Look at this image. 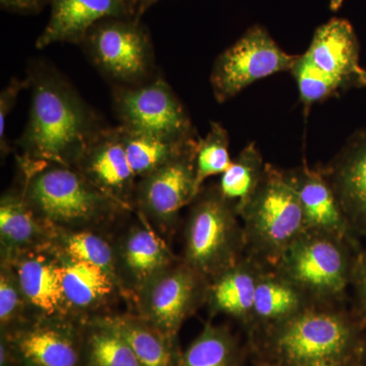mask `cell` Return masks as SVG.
I'll return each mask as SVG.
<instances>
[{"label": "cell", "mask_w": 366, "mask_h": 366, "mask_svg": "<svg viewBox=\"0 0 366 366\" xmlns=\"http://www.w3.org/2000/svg\"><path fill=\"white\" fill-rule=\"evenodd\" d=\"M361 249L338 236L305 231L273 269L315 305H341L348 298Z\"/></svg>", "instance_id": "5"}, {"label": "cell", "mask_w": 366, "mask_h": 366, "mask_svg": "<svg viewBox=\"0 0 366 366\" xmlns=\"http://www.w3.org/2000/svg\"><path fill=\"white\" fill-rule=\"evenodd\" d=\"M317 366H343V365H317Z\"/></svg>", "instance_id": "41"}, {"label": "cell", "mask_w": 366, "mask_h": 366, "mask_svg": "<svg viewBox=\"0 0 366 366\" xmlns=\"http://www.w3.org/2000/svg\"><path fill=\"white\" fill-rule=\"evenodd\" d=\"M343 2L344 0H331V1H330V9L333 11H339Z\"/></svg>", "instance_id": "37"}, {"label": "cell", "mask_w": 366, "mask_h": 366, "mask_svg": "<svg viewBox=\"0 0 366 366\" xmlns=\"http://www.w3.org/2000/svg\"><path fill=\"white\" fill-rule=\"evenodd\" d=\"M360 366H366V333L365 343H363L362 352H361Z\"/></svg>", "instance_id": "38"}, {"label": "cell", "mask_w": 366, "mask_h": 366, "mask_svg": "<svg viewBox=\"0 0 366 366\" xmlns=\"http://www.w3.org/2000/svg\"><path fill=\"white\" fill-rule=\"evenodd\" d=\"M30 117L19 142L21 158L76 168L99 129L93 114L69 86L52 74L32 79Z\"/></svg>", "instance_id": "2"}, {"label": "cell", "mask_w": 366, "mask_h": 366, "mask_svg": "<svg viewBox=\"0 0 366 366\" xmlns=\"http://www.w3.org/2000/svg\"><path fill=\"white\" fill-rule=\"evenodd\" d=\"M19 366H84L83 322L31 317L6 332Z\"/></svg>", "instance_id": "13"}, {"label": "cell", "mask_w": 366, "mask_h": 366, "mask_svg": "<svg viewBox=\"0 0 366 366\" xmlns=\"http://www.w3.org/2000/svg\"><path fill=\"white\" fill-rule=\"evenodd\" d=\"M266 264L244 254L230 268L209 282L206 305L209 314L224 315L247 329L252 319L255 291Z\"/></svg>", "instance_id": "21"}, {"label": "cell", "mask_w": 366, "mask_h": 366, "mask_svg": "<svg viewBox=\"0 0 366 366\" xmlns=\"http://www.w3.org/2000/svg\"><path fill=\"white\" fill-rule=\"evenodd\" d=\"M112 18H136L134 0H52L49 21L36 46L83 42L92 26Z\"/></svg>", "instance_id": "20"}, {"label": "cell", "mask_w": 366, "mask_h": 366, "mask_svg": "<svg viewBox=\"0 0 366 366\" xmlns=\"http://www.w3.org/2000/svg\"><path fill=\"white\" fill-rule=\"evenodd\" d=\"M208 286V279L180 259L132 298L134 312L177 340L185 320L206 305Z\"/></svg>", "instance_id": "8"}, {"label": "cell", "mask_w": 366, "mask_h": 366, "mask_svg": "<svg viewBox=\"0 0 366 366\" xmlns=\"http://www.w3.org/2000/svg\"><path fill=\"white\" fill-rule=\"evenodd\" d=\"M266 164L257 144L249 143L221 175L217 187L224 199L234 204L238 215L261 184Z\"/></svg>", "instance_id": "29"}, {"label": "cell", "mask_w": 366, "mask_h": 366, "mask_svg": "<svg viewBox=\"0 0 366 366\" xmlns=\"http://www.w3.org/2000/svg\"><path fill=\"white\" fill-rule=\"evenodd\" d=\"M119 333L136 354L142 366H177L180 351L177 340L136 312L101 315Z\"/></svg>", "instance_id": "24"}, {"label": "cell", "mask_w": 366, "mask_h": 366, "mask_svg": "<svg viewBox=\"0 0 366 366\" xmlns=\"http://www.w3.org/2000/svg\"><path fill=\"white\" fill-rule=\"evenodd\" d=\"M4 262L13 267L32 317L78 320L67 305L59 259L50 247Z\"/></svg>", "instance_id": "16"}, {"label": "cell", "mask_w": 366, "mask_h": 366, "mask_svg": "<svg viewBox=\"0 0 366 366\" xmlns=\"http://www.w3.org/2000/svg\"><path fill=\"white\" fill-rule=\"evenodd\" d=\"M315 305L300 288L277 273L272 267L262 269L257 284L247 334L285 322Z\"/></svg>", "instance_id": "23"}, {"label": "cell", "mask_w": 366, "mask_h": 366, "mask_svg": "<svg viewBox=\"0 0 366 366\" xmlns=\"http://www.w3.org/2000/svg\"><path fill=\"white\" fill-rule=\"evenodd\" d=\"M48 0H0V4L7 11L29 14L40 11Z\"/></svg>", "instance_id": "34"}, {"label": "cell", "mask_w": 366, "mask_h": 366, "mask_svg": "<svg viewBox=\"0 0 366 366\" xmlns=\"http://www.w3.org/2000/svg\"><path fill=\"white\" fill-rule=\"evenodd\" d=\"M84 366H142L129 344L104 319L83 322Z\"/></svg>", "instance_id": "28"}, {"label": "cell", "mask_w": 366, "mask_h": 366, "mask_svg": "<svg viewBox=\"0 0 366 366\" xmlns=\"http://www.w3.org/2000/svg\"><path fill=\"white\" fill-rule=\"evenodd\" d=\"M234 204L218 187L202 189L190 204L182 259L209 282L245 254L243 227Z\"/></svg>", "instance_id": "6"}, {"label": "cell", "mask_w": 366, "mask_h": 366, "mask_svg": "<svg viewBox=\"0 0 366 366\" xmlns=\"http://www.w3.org/2000/svg\"><path fill=\"white\" fill-rule=\"evenodd\" d=\"M296 59L264 26H252L216 59L209 79L214 96L219 103L227 102L255 81L290 71Z\"/></svg>", "instance_id": "7"}, {"label": "cell", "mask_w": 366, "mask_h": 366, "mask_svg": "<svg viewBox=\"0 0 366 366\" xmlns=\"http://www.w3.org/2000/svg\"><path fill=\"white\" fill-rule=\"evenodd\" d=\"M229 136L219 122H211L207 136L199 139L196 154V185L197 192L203 189L208 178L222 175L230 167Z\"/></svg>", "instance_id": "30"}, {"label": "cell", "mask_w": 366, "mask_h": 366, "mask_svg": "<svg viewBox=\"0 0 366 366\" xmlns=\"http://www.w3.org/2000/svg\"><path fill=\"white\" fill-rule=\"evenodd\" d=\"M360 44L352 25L334 18L315 30L307 51L297 55L295 66L314 76L334 97L350 89L363 88Z\"/></svg>", "instance_id": "9"}, {"label": "cell", "mask_w": 366, "mask_h": 366, "mask_svg": "<svg viewBox=\"0 0 366 366\" xmlns=\"http://www.w3.org/2000/svg\"><path fill=\"white\" fill-rule=\"evenodd\" d=\"M53 252L59 259L64 295L74 319L84 322L110 314L108 308L124 297L118 282L105 269Z\"/></svg>", "instance_id": "19"}, {"label": "cell", "mask_w": 366, "mask_h": 366, "mask_svg": "<svg viewBox=\"0 0 366 366\" xmlns=\"http://www.w3.org/2000/svg\"><path fill=\"white\" fill-rule=\"evenodd\" d=\"M21 192L52 228L98 229L129 211L96 187L78 169L20 157Z\"/></svg>", "instance_id": "3"}, {"label": "cell", "mask_w": 366, "mask_h": 366, "mask_svg": "<svg viewBox=\"0 0 366 366\" xmlns=\"http://www.w3.org/2000/svg\"><path fill=\"white\" fill-rule=\"evenodd\" d=\"M363 88H366V69L363 71Z\"/></svg>", "instance_id": "40"}, {"label": "cell", "mask_w": 366, "mask_h": 366, "mask_svg": "<svg viewBox=\"0 0 366 366\" xmlns=\"http://www.w3.org/2000/svg\"><path fill=\"white\" fill-rule=\"evenodd\" d=\"M76 169L118 203L134 207L137 177L127 158L118 127L99 129L76 164Z\"/></svg>", "instance_id": "15"}, {"label": "cell", "mask_w": 366, "mask_h": 366, "mask_svg": "<svg viewBox=\"0 0 366 366\" xmlns=\"http://www.w3.org/2000/svg\"><path fill=\"white\" fill-rule=\"evenodd\" d=\"M247 352L228 327L207 322L177 366H243Z\"/></svg>", "instance_id": "26"}, {"label": "cell", "mask_w": 366, "mask_h": 366, "mask_svg": "<svg viewBox=\"0 0 366 366\" xmlns=\"http://www.w3.org/2000/svg\"><path fill=\"white\" fill-rule=\"evenodd\" d=\"M136 6V18L139 19L143 16L144 11L160 0H134Z\"/></svg>", "instance_id": "36"}, {"label": "cell", "mask_w": 366, "mask_h": 366, "mask_svg": "<svg viewBox=\"0 0 366 366\" xmlns=\"http://www.w3.org/2000/svg\"><path fill=\"white\" fill-rule=\"evenodd\" d=\"M366 327L352 307L314 305L285 322L247 334L255 361L277 366H360Z\"/></svg>", "instance_id": "1"}, {"label": "cell", "mask_w": 366, "mask_h": 366, "mask_svg": "<svg viewBox=\"0 0 366 366\" xmlns=\"http://www.w3.org/2000/svg\"><path fill=\"white\" fill-rule=\"evenodd\" d=\"M52 227L26 201L21 189H9L0 199V255L9 261L26 252L47 249Z\"/></svg>", "instance_id": "22"}, {"label": "cell", "mask_w": 366, "mask_h": 366, "mask_svg": "<svg viewBox=\"0 0 366 366\" xmlns=\"http://www.w3.org/2000/svg\"><path fill=\"white\" fill-rule=\"evenodd\" d=\"M285 172L300 197L305 231L338 236L361 249L360 237L347 220L322 167L303 164Z\"/></svg>", "instance_id": "17"}, {"label": "cell", "mask_w": 366, "mask_h": 366, "mask_svg": "<svg viewBox=\"0 0 366 366\" xmlns=\"http://www.w3.org/2000/svg\"><path fill=\"white\" fill-rule=\"evenodd\" d=\"M114 102L122 125L132 131L171 141L197 137L182 102L162 79L137 88L120 89Z\"/></svg>", "instance_id": "11"}, {"label": "cell", "mask_w": 366, "mask_h": 366, "mask_svg": "<svg viewBox=\"0 0 366 366\" xmlns=\"http://www.w3.org/2000/svg\"><path fill=\"white\" fill-rule=\"evenodd\" d=\"M350 291L351 307L366 327V249H361L356 257Z\"/></svg>", "instance_id": "32"}, {"label": "cell", "mask_w": 366, "mask_h": 366, "mask_svg": "<svg viewBox=\"0 0 366 366\" xmlns=\"http://www.w3.org/2000/svg\"><path fill=\"white\" fill-rule=\"evenodd\" d=\"M50 247L72 259L100 267L118 282L114 239L98 229L52 228Z\"/></svg>", "instance_id": "27"}, {"label": "cell", "mask_w": 366, "mask_h": 366, "mask_svg": "<svg viewBox=\"0 0 366 366\" xmlns=\"http://www.w3.org/2000/svg\"><path fill=\"white\" fill-rule=\"evenodd\" d=\"M120 288L129 301L159 274L180 261L150 224H134L114 239Z\"/></svg>", "instance_id": "14"}, {"label": "cell", "mask_w": 366, "mask_h": 366, "mask_svg": "<svg viewBox=\"0 0 366 366\" xmlns=\"http://www.w3.org/2000/svg\"><path fill=\"white\" fill-rule=\"evenodd\" d=\"M83 42L101 71L117 81L134 83L150 69L151 41L139 19H105L92 26Z\"/></svg>", "instance_id": "12"}, {"label": "cell", "mask_w": 366, "mask_h": 366, "mask_svg": "<svg viewBox=\"0 0 366 366\" xmlns=\"http://www.w3.org/2000/svg\"><path fill=\"white\" fill-rule=\"evenodd\" d=\"M32 317L13 267L0 262V332H6Z\"/></svg>", "instance_id": "31"}, {"label": "cell", "mask_w": 366, "mask_h": 366, "mask_svg": "<svg viewBox=\"0 0 366 366\" xmlns=\"http://www.w3.org/2000/svg\"><path fill=\"white\" fill-rule=\"evenodd\" d=\"M117 127L137 180L179 157L199 143V137L171 141L132 131L122 124Z\"/></svg>", "instance_id": "25"}, {"label": "cell", "mask_w": 366, "mask_h": 366, "mask_svg": "<svg viewBox=\"0 0 366 366\" xmlns=\"http://www.w3.org/2000/svg\"><path fill=\"white\" fill-rule=\"evenodd\" d=\"M322 170L354 232L366 236V129L354 132Z\"/></svg>", "instance_id": "18"}, {"label": "cell", "mask_w": 366, "mask_h": 366, "mask_svg": "<svg viewBox=\"0 0 366 366\" xmlns=\"http://www.w3.org/2000/svg\"><path fill=\"white\" fill-rule=\"evenodd\" d=\"M255 366H277L272 363L264 362V361H255Z\"/></svg>", "instance_id": "39"}, {"label": "cell", "mask_w": 366, "mask_h": 366, "mask_svg": "<svg viewBox=\"0 0 366 366\" xmlns=\"http://www.w3.org/2000/svg\"><path fill=\"white\" fill-rule=\"evenodd\" d=\"M245 254L273 267L305 231L300 197L285 170L266 164L264 177L239 212Z\"/></svg>", "instance_id": "4"}, {"label": "cell", "mask_w": 366, "mask_h": 366, "mask_svg": "<svg viewBox=\"0 0 366 366\" xmlns=\"http://www.w3.org/2000/svg\"><path fill=\"white\" fill-rule=\"evenodd\" d=\"M0 366H19L14 347L2 333H0Z\"/></svg>", "instance_id": "35"}, {"label": "cell", "mask_w": 366, "mask_h": 366, "mask_svg": "<svg viewBox=\"0 0 366 366\" xmlns=\"http://www.w3.org/2000/svg\"><path fill=\"white\" fill-rule=\"evenodd\" d=\"M28 81L29 79L20 81L18 79H13L0 94V148L2 155H6L9 150L6 137L7 117L13 110L20 92L30 84Z\"/></svg>", "instance_id": "33"}, {"label": "cell", "mask_w": 366, "mask_h": 366, "mask_svg": "<svg viewBox=\"0 0 366 366\" xmlns=\"http://www.w3.org/2000/svg\"><path fill=\"white\" fill-rule=\"evenodd\" d=\"M197 149V144L137 180L134 208L162 234L172 233L180 211L192 204L199 194L196 185Z\"/></svg>", "instance_id": "10"}]
</instances>
